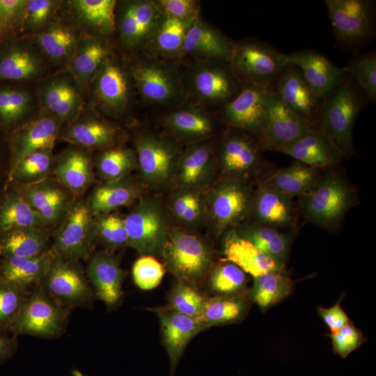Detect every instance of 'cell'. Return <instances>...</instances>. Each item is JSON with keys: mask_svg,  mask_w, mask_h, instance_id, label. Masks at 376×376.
Wrapping results in <instances>:
<instances>
[{"mask_svg": "<svg viewBox=\"0 0 376 376\" xmlns=\"http://www.w3.org/2000/svg\"><path fill=\"white\" fill-rule=\"evenodd\" d=\"M56 254L52 249L33 257H3L0 263V279L26 289L42 280Z\"/></svg>", "mask_w": 376, "mask_h": 376, "instance_id": "b9f144b4", "label": "cell"}, {"mask_svg": "<svg viewBox=\"0 0 376 376\" xmlns=\"http://www.w3.org/2000/svg\"><path fill=\"white\" fill-rule=\"evenodd\" d=\"M86 274L93 292L100 300L109 306L119 301L125 274L118 258L111 251L102 250L92 255Z\"/></svg>", "mask_w": 376, "mask_h": 376, "instance_id": "e575fe53", "label": "cell"}, {"mask_svg": "<svg viewBox=\"0 0 376 376\" xmlns=\"http://www.w3.org/2000/svg\"><path fill=\"white\" fill-rule=\"evenodd\" d=\"M363 91L369 101L376 102V53L375 51L350 59L342 68Z\"/></svg>", "mask_w": 376, "mask_h": 376, "instance_id": "db71d44e", "label": "cell"}, {"mask_svg": "<svg viewBox=\"0 0 376 376\" xmlns=\"http://www.w3.org/2000/svg\"><path fill=\"white\" fill-rule=\"evenodd\" d=\"M222 251L225 260L234 263L253 278L271 271L285 270L284 266L240 236L235 228L224 233Z\"/></svg>", "mask_w": 376, "mask_h": 376, "instance_id": "d590c367", "label": "cell"}, {"mask_svg": "<svg viewBox=\"0 0 376 376\" xmlns=\"http://www.w3.org/2000/svg\"><path fill=\"white\" fill-rule=\"evenodd\" d=\"M288 64L297 66L308 85L323 101L343 81L346 74L327 56L304 49L287 55Z\"/></svg>", "mask_w": 376, "mask_h": 376, "instance_id": "4dcf8cb0", "label": "cell"}, {"mask_svg": "<svg viewBox=\"0 0 376 376\" xmlns=\"http://www.w3.org/2000/svg\"><path fill=\"white\" fill-rule=\"evenodd\" d=\"M262 150L253 136L229 127L215 148L218 170L221 177L251 179L262 164Z\"/></svg>", "mask_w": 376, "mask_h": 376, "instance_id": "e0dca14e", "label": "cell"}, {"mask_svg": "<svg viewBox=\"0 0 376 376\" xmlns=\"http://www.w3.org/2000/svg\"><path fill=\"white\" fill-rule=\"evenodd\" d=\"M240 236L282 266H285L292 235L282 230L246 220L235 227Z\"/></svg>", "mask_w": 376, "mask_h": 376, "instance_id": "60d3db41", "label": "cell"}, {"mask_svg": "<svg viewBox=\"0 0 376 376\" xmlns=\"http://www.w3.org/2000/svg\"><path fill=\"white\" fill-rule=\"evenodd\" d=\"M51 72L49 61L31 36H17L0 42V82L35 83Z\"/></svg>", "mask_w": 376, "mask_h": 376, "instance_id": "5bb4252c", "label": "cell"}, {"mask_svg": "<svg viewBox=\"0 0 376 376\" xmlns=\"http://www.w3.org/2000/svg\"><path fill=\"white\" fill-rule=\"evenodd\" d=\"M255 188L251 179L221 177L206 191L207 221L217 235L249 217Z\"/></svg>", "mask_w": 376, "mask_h": 376, "instance_id": "ba28073f", "label": "cell"}, {"mask_svg": "<svg viewBox=\"0 0 376 376\" xmlns=\"http://www.w3.org/2000/svg\"><path fill=\"white\" fill-rule=\"evenodd\" d=\"M65 318L62 305L39 288L27 297L10 329L18 334L52 337L61 332Z\"/></svg>", "mask_w": 376, "mask_h": 376, "instance_id": "ffe728a7", "label": "cell"}, {"mask_svg": "<svg viewBox=\"0 0 376 376\" xmlns=\"http://www.w3.org/2000/svg\"><path fill=\"white\" fill-rule=\"evenodd\" d=\"M272 88L290 110L315 125L323 100L308 85L297 66L288 64Z\"/></svg>", "mask_w": 376, "mask_h": 376, "instance_id": "4316f807", "label": "cell"}, {"mask_svg": "<svg viewBox=\"0 0 376 376\" xmlns=\"http://www.w3.org/2000/svg\"><path fill=\"white\" fill-rule=\"evenodd\" d=\"M336 43L357 49L375 35V3L369 0H325Z\"/></svg>", "mask_w": 376, "mask_h": 376, "instance_id": "7c38bea8", "label": "cell"}, {"mask_svg": "<svg viewBox=\"0 0 376 376\" xmlns=\"http://www.w3.org/2000/svg\"><path fill=\"white\" fill-rule=\"evenodd\" d=\"M247 282V274L225 259L215 265L210 272V287L219 296H245Z\"/></svg>", "mask_w": 376, "mask_h": 376, "instance_id": "816d5d0a", "label": "cell"}, {"mask_svg": "<svg viewBox=\"0 0 376 376\" xmlns=\"http://www.w3.org/2000/svg\"><path fill=\"white\" fill-rule=\"evenodd\" d=\"M251 301L246 296L206 298L198 321L206 328L240 322L248 313Z\"/></svg>", "mask_w": 376, "mask_h": 376, "instance_id": "c3c4849f", "label": "cell"}, {"mask_svg": "<svg viewBox=\"0 0 376 376\" xmlns=\"http://www.w3.org/2000/svg\"><path fill=\"white\" fill-rule=\"evenodd\" d=\"M272 86L243 85L239 93L217 113L221 123L253 136L259 144L266 122V102Z\"/></svg>", "mask_w": 376, "mask_h": 376, "instance_id": "d6986e66", "label": "cell"}, {"mask_svg": "<svg viewBox=\"0 0 376 376\" xmlns=\"http://www.w3.org/2000/svg\"><path fill=\"white\" fill-rule=\"evenodd\" d=\"M48 238L46 228H22L3 233L0 234V256L2 258L39 256L49 249Z\"/></svg>", "mask_w": 376, "mask_h": 376, "instance_id": "7dc6e473", "label": "cell"}, {"mask_svg": "<svg viewBox=\"0 0 376 376\" xmlns=\"http://www.w3.org/2000/svg\"><path fill=\"white\" fill-rule=\"evenodd\" d=\"M124 221L129 246L143 256H161L171 228L168 213L159 197L141 196Z\"/></svg>", "mask_w": 376, "mask_h": 376, "instance_id": "9c48e42d", "label": "cell"}, {"mask_svg": "<svg viewBox=\"0 0 376 376\" xmlns=\"http://www.w3.org/2000/svg\"><path fill=\"white\" fill-rule=\"evenodd\" d=\"M229 62L242 85L266 87L272 86L288 65L286 54L253 38L235 42Z\"/></svg>", "mask_w": 376, "mask_h": 376, "instance_id": "8fae6325", "label": "cell"}, {"mask_svg": "<svg viewBox=\"0 0 376 376\" xmlns=\"http://www.w3.org/2000/svg\"><path fill=\"white\" fill-rule=\"evenodd\" d=\"M14 347L13 340L0 335V363L6 361L12 355Z\"/></svg>", "mask_w": 376, "mask_h": 376, "instance_id": "e7e4bbea", "label": "cell"}, {"mask_svg": "<svg viewBox=\"0 0 376 376\" xmlns=\"http://www.w3.org/2000/svg\"><path fill=\"white\" fill-rule=\"evenodd\" d=\"M3 134L6 133L0 127V134ZM4 146H8L6 136H3L0 135V155L1 154L2 148L4 147Z\"/></svg>", "mask_w": 376, "mask_h": 376, "instance_id": "03108f58", "label": "cell"}, {"mask_svg": "<svg viewBox=\"0 0 376 376\" xmlns=\"http://www.w3.org/2000/svg\"><path fill=\"white\" fill-rule=\"evenodd\" d=\"M342 297L332 306L329 308H324L322 306L317 307V311L325 324L330 330V333L335 332L348 324L350 320L341 308Z\"/></svg>", "mask_w": 376, "mask_h": 376, "instance_id": "be15d7a7", "label": "cell"}, {"mask_svg": "<svg viewBox=\"0 0 376 376\" xmlns=\"http://www.w3.org/2000/svg\"><path fill=\"white\" fill-rule=\"evenodd\" d=\"M93 161L95 174L104 182L130 175L138 169L135 150L125 143L97 152Z\"/></svg>", "mask_w": 376, "mask_h": 376, "instance_id": "681fc988", "label": "cell"}, {"mask_svg": "<svg viewBox=\"0 0 376 376\" xmlns=\"http://www.w3.org/2000/svg\"><path fill=\"white\" fill-rule=\"evenodd\" d=\"M205 299L194 285L181 281L171 292L169 309L198 320Z\"/></svg>", "mask_w": 376, "mask_h": 376, "instance_id": "9f6ffc18", "label": "cell"}, {"mask_svg": "<svg viewBox=\"0 0 376 376\" xmlns=\"http://www.w3.org/2000/svg\"><path fill=\"white\" fill-rule=\"evenodd\" d=\"M29 227L46 228L14 185L0 197V234Z\"/></svg>", "mask_w": 376, "mask_h": 376, "instance_id": "bcb514c9", "label": "cell"}, {"mask_svg": "<svg viewBox=\"0 0 376 376\" xmlns=\"http://www.w3.org/2000/svg\"><path fill=\"white\" fill-rule=\"evenodd\" d=\"M46 228L58 224L77 199L53 175L29 185H15Z\"/></svg>", "mask_w": 376, "mask_h": 376, "instance_id": "484cf974", "label": "cell"}, {"mask_svg": "<svg viewBox=\"0 0 376 376\" xmlns=\"http://www.w3.org/2000/svg\"><path fill=\"white\" fill-rule=\"evenodd\" d=\"M86 104L123 126L136 124L139 99L125 55L115 47L86 88Z\"/></svg>", "mask_w": 376, "mask_h": 376, "instance_id": "6da1fadb", "label": "cell"}, {"mask_svg": "<svg viewBox=\"0 0 376 376\" xmlns=\"http://www.w3.org/2000/svg\"><path fill=\"white\" fill-rule=\"evenodd\" d=\"M96 242L94 214L87 201L76 199L54 232L52 249L58 257L79 262L91 257Z\"/></svg>", "mask_w": 376, "mask_h": 376, "instance_id": "4fadbf2b", "label": "cell"}, {"mask_svg": "<svg viewBox=\"0 0 376 376\" xmlns=\"http://www.w3.org/2000/svg\"><path fill=\"white\" fill-rule=\"evenodd\" d=\"M297 214L292 198L260 182L255 188L251 221L283 230L295 227Z\"/></svg>", "mask_w": 376, "mask_h": 376, "instance_id": "f1b7e54d", "label": "cell"}, {"mask_svg": "<svg viewBox=\"0 0 376 376\" xmlns=\"http://www.w3.org/2000/svg\"><path fill=\"white\" fill-rule=\"evenodd\" d=\"M114 49L112 40L84 36L65 69L74 76L81 88L86 91L99 68Z\"/></svg>", "mask_w": 376, "mask_h": 376, "instance_id": "8d00e7d4", "label": "cell"}, {"mask_svg": "<svg viewBox=\"0 0 376 376\" xmlns=\"http://www.w3.org/2000/svg\"><path fill=\"white\" fill-rule=\"evenodd\" d=\"M180 68L187 101L216 114L243 86L228 61H183Z\"/></svg>", "mask_w": 376, "mask_h": 376, "instance_id": "3957f363", "label": "cell"}, {"mask_svg": "<svg viewBox=\"0 0 376 376\" xmlns=\"http://www.w3.org/2000/svg\"><path fill=\"white\" fill-rule=\"evenodd\" d=\"M313 125L290 110L271 88L267 98L265 127L260 145L263 150L279 152Z\"/></svg>", "mask_w": 376, "mask_h": 376, "instance_id": "d4e9b609", "label": "cell"}, {"mask_svg": "<svg viewBox=\"0 0 376 376\" xmlns=\"http://www.w3.org/2000/svg\"><path fill=\"white\" fill-rule=\"evenodd\" d=\"M40 111L56 117L62 126L72 121L86 104V93L74 76L63 69L34 83Z\"/></svg>", "mask_w": 376, "mask_h": 376, "instance_id": "2e32d148", "label": "cell"}, {"mask_svg": "<svg viewBox=\"0 0 376 376\" xmlns=\"http://www.w3.org/2000/svg\"><path fill=\"white\" fill-rule=\"evenodd\" d=\"M55 162L54 149L35 151L24 157L8 172L9 182L29 185L42 180L52 175Z\"/></svg>", "mask_w": 376, "mask_h": 376, "instance_id": "f907efd6", "label": "cell"}, {"mask_svg": "<svg viewBox=\"0 0 376 376\" xmlns=\"http://www.w3.org/2000/svg\"><path fill=\"white\" fill-rule=\"evenodd\" d=\"M52 174L76 198L80 197L95 180L92 152L70 145L56 156Z\"/></svg>", "mask_w": 376, "mask_h": 376, "instance_id": "d6a6232c", "label": "cell"}, {"mask_svg": "<svg viewBox=\"0 0 376 376\" xmlns=\"http://www.w3.org/2000/svg\"><path fill=\"white\" fill-rule=\"evenodd\" d=\"M168 210L179 228H198L207 221L206 191L177 188L170 196Z\"/></svg>", "mask_w": 376, "mask_h": 376, "instance_id": "ee69618b", "label": "cell"}, {"mask_svg": "<svg viewBox=\"0 0 376 376\" xmlns=\"http://www.w3.org/2000/svg\"><path fill=\"white\" fill-rule=\"evenodd\" d=\"M125 56L143 106L162 112L187 101L180 63H172L146 52Z\"/></svg>", "mask_w": 376, "mask_h": 376, "instance_id": "7a4b0ae2", "label": "cell"}, {"mask_svg": "<svg viewBox=\"0 0 376 376\" xmlns=\"http://www.w3.org/2000/svg\"><path fill=\"white\" fill-rule=\"evenodd\" d=\"M234 42L201 16L190 25L185 40L182 61H230Z\"/></svg>", "mask_w": 376, "mask_h": 376, "instance_id": "f546056e", "label": "cell"}, {"mask_svg": "<svg viewBox=\"0 0 376 376\" xmlns=\"http://www.w3.org/2000/svg\"><path fill=\"white\" fill-rule=\"evenodd\" d=\"M357 198L355 187L340 171L332 168L323 171L312 190L299 198L297 210L307 221L334 231Z\"/></svg>", "mask_w": 376, "mask_h": 376, "instance_id": "277c9868", "label": "cell"}, {"mask_svg": "<svg viewBox=\"0 0 376 376\" xmlns=\"http://www.w3.org/2000/svg\"><path fill=\"white\" fill-rule=\"evenodd\" d=\"M27 0H0V42L20 36Z\"/></svg>", "mask_w": 376, "mask_h": 376, "instance_id": "680465c9", "label": "cell"}, {"mask_svg": "<svg viewBox=\"0 0 376 376\" xmlns=\"http://www.w3.org/2000/svg\"><path fill=\"white\" fill-rule=\"evenodd\" d=\"M62 123L44 111L6 134L9 171L28 155L42 149L52 148L58 139Z\"/></svg>", "mask_w": 376, "mask_h": 376, "instance_id": "603a6c76", "label": "cell"}, {"mask_svg": "<svg viewBox=\"0 0 376 376\" xmlns=\"http://www.w3.org/2000/svg\"><path fill=\"white\" fill-rule=\"evenodd\" d=\"M157 0H117L113 44L125 56L143 52L162 15Z\"/></svg>", "mask_w": 376, "mask_h": 376, "instance_id": "52a82bcc", "label": "cell"}, {"mask_svg": "<svg viewBox=\"0 0 376 376\" xmlns=\"http://www.w3.org/2000/svg\"><path fill=\"white\" fill-rule=\"evenodd\" d=\"M161 256L164 267L171 274L193 285L203 280L213 263L208 244L181 228L170 229Z\"/></svg>", "mask_w": 376, "mask_h": 376, "instance_id": "30bf717a", "label": "cell"}, {"mask_svg": "<svg viewBox=\"0 0 376 376\" xmlns=\"http://www.w3.org/2000/svg\"><path fill=\"white\" fill-rule=\"evenodd\" d=\"M128 137L124 126L86 104L72 121L61 127L58 139L93 152L124 144Z\"/></svg>", "mask_w": 376, "mask_h": 376, "instance_id": "9a60e30c", "label": "cell"}, {"mask_svg": "<svg viewBox=\"0 0 376 376\" xmlns=\"http://www.w3.org/2000/svg\"><path fill=\"white\" fill-rule=\"evenodd\" d=\"M63 0H27L20 36H31L42 29L60 8Z\"/></svg>", "mask_w": 376, "mask_h": 376, "instance_id": "11a10c76", "label": "cell"}, {"mask_svg": "<svg viewBox=\"0 0 376 376\" xmlns=\"http://www.w3.org/2000/svg\"><path fill=\"white\" fill-rule=\"evenodd\" d=\"M96 240L111 251L129 246L124 218L115 212L94 215Z\"/></svg>", "mask_w": 376, "mask_h": 376, "instance_id": "f5cc1de1", "label": "cell"}, {"mask_svg": "<svg viewBox=\"0 0 376 376\" xmlns=\"http://www.w3.org/2000/svg\"><path fill=\"white\" fill-rule=\"evenodd\" d=\"M0 82V127L7 134L40 112L34 83Z\"/></svg>", "mask_w": 376, "mask_h": 376, "instance_id": "1f68e13d", "label": "cell"}, {"mask_svg": "<svg viewBox=\"0 0 376 376\" xmlns=\"http://www.w3.org/2000/svg\"><path fill=\"white\" fill-rule=\"evenodd\" d=\"M163 13L193 22L201 17V4L196 0H157Z\"/></svg>", "mask_w": 376, "mask_h": 376, "instance_id": "6125c7cd", "label": "cell"}, {"mask_svg": "<svg viewBox=\"0 0 376 376\" xmlns=\"http://www.w3.org/2000/svg\"><path fill=\"white\" fill-rule=\"evenodd\" d=\"M134 131L132 141L141 182L152 189L166 187L173 182L185 146L164 132L148 128Z\"/></svg>", "mask_w": 376, "mask_h": 376, "instance_id": "8992f818", "label": "cell"}, {"mask_svg": "<svg viewBox=\"0 0 376 376\" xmlns=\"http://www.w3.org/2000/svg\"><path fill=\"white\" fill-rule=\"evenodd\" d=\"M279 152L321 171L334 168L345 159L333 139L315 125Z\"/></svg>", "mask_w": 376, "mask_h": 376, "instance_id": "83f0119b", "label": "cell"}, {"mask_svg": "<svg viewBox=\"0 0 376 376\" xmlns=\"http://www.w3.org/2000/svg\"><path fill=\"white\" fill-rule=\"evenodd\" d=\"M328 336L331 339L333 351L341 358H346L351 352L359 347L367 338L352 322Z\"/></svg>", "mask_w": 376, "mask_h": 376, "instance_id": "94428289", "label": "cell"}, {"mask_svg": "<svg viewBox=\"0 0 376 376\" xmlns=\"http://www.w3.org/2000/svg\"><path fill=\"white\" fill-rule=\"evenodd\" d=\"M84 36L63 0L50 21L31 37L47 57L53 72L67 67Z\"/></svg>", "mask_w": 376, "mask_h": 376, "instance_id": "ac0fdd59", "label": "cell"}, {"mask_svg": "<svg viewBox=\"0 0 376 376\" xmlns=\"http://www.w3.org/2000/svg\"><path fill=\"white\" fill-rule=\"evenodd\" d=\"M141 196L140 182L131 175L103 182L92 191L87 201L93 214H106L132 205Z\"/></svg>", "mask_w": 376, "mask_h": 376, "instance_id": "f35d334b", "label": "cell"}, {"mask_svg": "<svg viewBox=\"0 0 376 376\" xmlns=\"http://www.w3.org/2000/svg\"><path fill=\"white\" fill-rule=\"evenodd\" d=\"M368 98L350 76L323 101L315 125L326 132L344 158L354 154L353 129Z\"/></svg>", "mask_w": 376, "mask_h": 376, "instance_id": "5b68a950", "label": "cell"}, {"mask_svg": "<svg viewBox=\"0 0 376 376\" xmlns=\"http://www.w3.org/2000/svg\"><path fill=\"white\" fill-rule=\"evenodd\" d=\"M116 3L117 0H65L67 10L85 36L112 41Z\"/></svg>", "mask_w": 376, "mask_h": 376, "instance_id": "836d02e7", "label": "cell"}, {"mask_svg": "<svg viewBox=\"0 0 376 376\" xmlns=\"http://www.w3.org/2000/svg\"><path fill=\"white\" fill-rule=\"evenodd\" d=\"M323 171L295 161L267 176L260 183L291 197L308 194L320 179Z\"/></svg>", "mask_w": 376, "mask_h": 376, "instance_id": "7bdbcfd3", "label": "cell"}, {"mask_svg": "<svg viewBox=\"0 0 376 376\" xmlns=\"http://www.w3.org/2000/svg\"><path fill=\"white\" fill-rule=\"evenodd\" d=\"M162 336L169 356L172 374L184 350L206 327L198 320L170 309L157 311Z\"/></svg>", "mask_w": 376, "mask_h": 376, "instance_id": "74e56055", "label": "cell"}, {"mask_svg": "<svg viewBox=\"0 0 376 376\" xmlns=\"http://www.w3.org/2000/svg\"><path fill=\"white\" fill-rule=\"evenodd\" d=\"M165 273L164 265L153 256H143L132 267V276L135 284L141 290H151L161 282Z\"/></svg>", "mask_w": 376, "mask_h": 376, "instance_id": "91938a15", "label": "cell"}, {"mask_svg": "<svg viewBox=\"0 0 376 376\" xmlns=\"http://www.w3.org/2000/svg\"><path fill=\"white\" fill-rule=\"evenodd\" d=\"M218 171L215 148L210 140L186 145L172 182L177 188L207 191L217 181Z\"/></svg>", "mask_w": 376, "mask_h": 376, "instance_id": "cb8c5ba5", "label": "cell"}, {"mask_svg": "<svg viewBox=\"0 0 376 376\" xmlns=\"http://www.w3.org/2000/svg\"><path fill=\"white\" fill-rule=\"evenodd\" d=\"M44 290L61 305L77 306L93 296L79 261L55 256L41 281Z\"/></svg>", "mask_w": 376, "mask_h": 376, "instance_id": "7402d4cb", "label": "cell"}, {"mask_svg": "<svg viewBox=\"0 0 376 376\" xmlns=\"http://www.w3.org/2000/svg\"><path fill=\"white\" fill-rule=\"evenodd\" d=\"M26 290L0 279V329L10 328L28 297Z\"/></svg>", "mask_w": 376, "mask_h": 376, "instance_id": "6f0895ef", "label": "cell"}, {"mask_svg": "<svg viewBox=\"0 0 376 376\" xmlns=\"http://www.w3.org/2000/svg\"><path fill=\"white\" fill-rule=\"evenodd\" d=\"M253 279L245 296L263 312L283 300L293 289L294 283L285 270L268 272Z\"/></svg>", "mask_w": 376, "mask_h": 376, "instance_id": "f6af8a7d", "label": "cell"}, {"mask_svg": "<svg viewBox=\"0 0 376 376\" xmlns=\"http://www.w3.org/2000/svg\"><path fill=\"white\" fill-rule=\"evenodd\" d=\"M193 22L181 20L162 13L149 45L142 52L180 63L186 34Z\"/></svg>", "mask_w": 376, "mask_h": 376, "instance_id": "ab89813d", "label": "cell"}, {"mask_svg": "<svg viewBox=\"0 0 376 376\" xmlns=\"http://www.w3.org/2000/svg\"><path fill=\"white\" fill-rule=\"evenodd\" d=\"M161 114L164 132L184 146L210 140L221 123L216 113L188 101Z\"/></svg>", "mask_w": 376, "mask_h": 376, "instance_id": "44dd1931", "label": "cell"}]
</instances>
